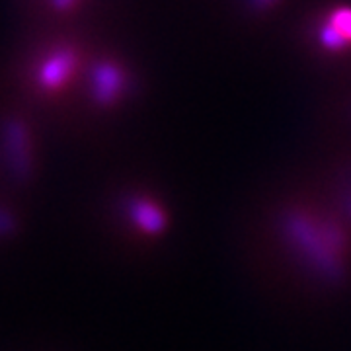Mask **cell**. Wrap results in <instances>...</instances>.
Instances as JSON below:
<instances>
[{
  "label": "cell",
  "instance_id": "cell-1",
  "mask_svg": "<svg viewBox=\"0 0 351 351\" xmlns=\"http://www.w3.org/2000/svg\"><path fill=\"white\" fill-rule=\"evenodd\" d=\"M320 39L328 49H343L351 45V8H336L320 27Z\"/></svg>",
  "mask_w": 351,
  "mask_h": 351
},
{
  "label": "cell",
  "instance_id": "cell-2",
  "mask_svg": "<svg viewBox=\"0 0 351 351\" xmlns=\"http://www.w3.org/2000/svg\"><path fill=\"white\" fill-rule=\"evenodd\" d=\"M75 53L73 51H59L55 53V57H51L47 63L43 64V73H41V84L47 90H57L73 78L75 73Z\"/></svg>",
  "mask_w": 351,
  "mask_h": 351
},
{
  "label": "cell",
  "instance_id": "cell-3",
  "mask_svg": "<svg viewBox=\"0 0 351 351\" xmlns=\"http://www.w3.org/2000/svg\"><path fill=\"white\" fill-rule=\"evenodd\" d=\"M125 88V78L119 66L115 64H104L96 73L94 90L100 101H115Z\"/></svg>",
  "mask_w": 351,
  "mask_h": 351
}]
</instances>
